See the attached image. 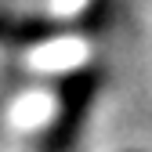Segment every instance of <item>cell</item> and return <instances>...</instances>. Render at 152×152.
<instances>
[{
	"label": "cell",
	"instance_id": "obj_1",
	"mask_svg": "<svg viewBox=\"0 0 152 152\" xmlns=\"http://www.w3.org/2000/svg\"><path fill=\"white\" fill-rule=\"evenodd\" d=\"M105 83V72L98 65L76 69L58 91V109H54V123L47 127L40 152H76V141L83 134L87 112L98 98V91Z\"/></svg>",
	"mask_w": 152,
	"mask_h": 152
},
{
	"label": "cell",
	"instance_id": "obj_2",
	"mask_svg": "<svg viewBox=\"0 0 152 152\" xmlns=\"http://www.w3.org/2000/svg\"><path fill=\"white\" fill-rule=\"evenodd\" d=\"M65 36V26L47 15H0V47H40Z\"/></svg>",
	"mask_w": 152,
	"mask_h": 152
}]
</instances>
